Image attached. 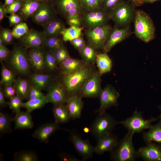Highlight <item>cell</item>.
Here are the masks:
<instances>
[{"mask_svg":"<svg viewBox=\"0 0 161 161\" xmlns=\"http://www.w3.org/2000/svg\"><path fill=\"white\" fill-rule=\"evenodd\" d=\"M92 65L86 64L75 72L63 75L62 83L68 98L79 95L85 82L95 71Z\"/></svg>","mask_w":161,"mask_h":161,"instance_id":"6da1fadb","label":"cell"},{"mask_svg":"<svg viewBox=\"0 0 161 161\" xmlns=\"http://www.w3.org/2000/svg\"><path fill=\"white\" fill-rule=\"evenodd\" d=\"M134 33L140 40L148 43L155 35V27L150 16L144 11L135 10L134 15Z\"/></svg>","mask_w":161,"mask_h":161,"instance_id":"7a4b0ae2","label":"cell"},{"mask_svg":"<svg viewBox=\"0 0 161 161\" xmlns=\"http://www.w3.org/2000/svg\"><path fill=\"white\" fill-rule=\"evenodd\" d=\"M134 133L129 131L110 151V158L114 161H134L138 155L134 147L132 138Z\"/></svg>","mask_w":161,"mask_h":161,"instance_id":"3957f363","label":"cell"},{"mask_svg":"<svg viewBox=\"0 0 161 161\" xmlns=\"http://www.w3.org/2000/svg\"><path fill=\"white\" fill-rule=\"evenodd\" d=\"M48 2L51 4L56 13L66 21L73 18L80 19L85 10L81 0H51Z\"/></svg>","mask_w":161,"mask_h":161,"instance_id":"277c9868","label":"cell"},{"mask_svg":"<svg viewBox=\"0 0 161 161\" xmlns=\"http://www.w3.org/2000/svg\"><path fill=\"white\" fill-rule=\"evenodd\" d=\"M117 124L115 119L106 112L98 114L90 126V132L97 140L112 133Z\"/></svg>","mask_w":161,"mask_h":161,"instance_id":"5b68a950","label":"cell"},{"mask_svg":"<svg viewBox=\"0 0 161 161\" xmlns=\"http://www.w3.org/2000/svg\"><path fill=\"white\" fill-rule=\"evenodd\" d=\"M110 19L109 13L102 8L91 10H85L80 17L82 26L86 29L108 24Z\"/></svg>","mask_w":161,"mask_h":161,"instance_id":"8992f818","label":"cell"},{"mask_svg":"<svg viewBox=\"0 0 161 161\" xmlns=\"http://www.w3.org/2000/svg\"><path fill=\"white\" fill-rule=\"evenodd\" d=\"M134 7L131 3L123 1L109 12L110 19L117 26H127L134 17Z\"/></svg>","mask_w":161,"mask_h":161,"instance_id":"52a82bcc","label":"cell"},{"mask_svg":"<svg viewBox=\"0 0 161 161\" xmlns=\"http://www.w3.org/2000/svg\"><path fill=\"white\" fill-rule=\"evenodd\" d=\"M108 24L91 29H86L85 34L87 44L96 50L102 49L112 29Z\"/></svg>","mask_w":161,"mask_h":161,"instance_id":"ba28073f","label":"cell"},{"mask_svg":"<svg viewBox=\"0 0 161 161\" xmlns=\"http://www.w3.org/2000/svg\"><path fill=\"white\" fill-rule=\"evenodd\" d=\"M160 115L155 118L152 117L150 119L145 120L143 117L142 113L135 110L131 117L117 123L123 125L128 131L139 133L143 130L149 129L151 123L160 118Z\"/></svg>","mask_w":161,"mask_h":161,"instance_id":"9c48e42d","label":"cell"},{"mask_svg":"<svg viewBox=\"0 0 161 161\" xmlns=\"http://www.w3.org/2000/svg\"><path fill=\"white\" fill-rule=\"evenodd\" d=\"M25 49L16 47L10 54V62L11 66L17 72L21 75L27 74L30 68L28 55Z\"/></svg>","mask_w":161,"mask_h":161,"instance_id":"30bf717a","label":"cell"},{"mask_svg":"<svg viewBox=\"0 0 161 161\" xmlns=\"http://www.w3.org/2000/svg\"><path fill=\"white\" fill-rule=\"evenodd\" d=\"M119 96V93L114 87L109 85H106L102 89L98 96L100 105L95 112L102 114L110 108L117 106Z\"/></svg>","mask_w":161,"mask_h":161,"instance_id":"8fae6325","label":"cell"},{"mask_svg":"<svg viewBox=\"0 0 161 161\" xmlns=\"http://www.w3.org/2000/svg\"><path fill=\"white\" fill-rule=\"evenodd\" d=\"M101 75L95 71L86 80L82 87L79 95L82 97H98L102 90Z\"/></svg>","mask_w":161,"mask_h":161,"instance_id":"7c38bea8","label":"cell"},{"mask_svg":"<svg viewBox=\"0 0 161 161\" xmlns=\"http://www.w3.org/2000/svg\"><path fill=\"white\" fill-rule=\"evenodd\" d=\"M130 32L128 26L120 27L116 25L112 28L104 44L102 49L103 52H109L116 45L128 37Z\"/></svg>","mask_w":161,"mask_h":161,"instance_id":"4fadbf2b","label":"cell"},{"mask_svg":"<svg viewBox=\"0 0 161 161\" xmlns=\"http://www.w3.org/2000/svg\"><path fill=\"white\" fill-rule=\"evenodd\" d=\"M70 139L77 152L83 160L92 158L94 152L93 146L88 140H84L76 132L70 131Z\"/></svg>","mask_w":161,"mask_h":161,"instance_id":"5bb4252c","label":"cell"},{"mask_svg":"<svg viewBox=\"0 0 161 161\" xmlns=\"http://www.w3.org/2000/svg\"><path fill=\"white\" fill-rule=\"evenodd\" d=\"M45 39L43 32L31 29L20 38V41L23 47L31 49L42 47L45 45Z\"/></svg>","mask_w":161,"mask_h":161,"instance_id":"9a60e30c","label":"cell"},{"mask_svg":"<svg viewBox=\"0 0 161 161\" xmlns=\"http://www.w3.org/2000/svg\"><path fill=\"white\" fill-rule=\"evenodd\" d=\"M56 13L50 3L42 1L40 7L32 17L35 23L44 26L55 17Z\"/></svg>","mask_w":161,"mask_h":161,"instance_id":"2e32d148","label":"cell"},{"mask_svg":"<svg viewBox=\"0 0 161 161\" xmlns=\"http://www.w3.org/2000/svg\"><path fill=\"white\" fill-rule=\"evenodd\" d=\"M138 157L147 161H161V144L153 142L147 143L137 151Z\"/></svg>","mask_w":161,"mask_h":161,"instance_id":"e0dca14e","label":"cell"},{"mask_svg":"<svg viewBox=\"0 0 161 161\" xmlns=\"http://www.w3.org/2000/svg\"><path fill=\"white\" fill-rule=\"evenodd\" d=\"M46 97L48 103L54 105L66 103L68 97L62 83L56 82L49 89Z\"/></svg>","mask_w":161,"mask_h":161,"instance_id":"ac0fdd59","label":"cell"},{"mask_svg":"<svg viewBox=\"0 0 161 161\" xmlns=\"http://www.w3.org/2000/svg\"><path fill=\"white\" fill-rule=\"evenodd\" d=\"M61 129L56 122L44 124L39 127L32 134V136L41 142L47 143L49 137L56 130Z\"/></svg>","mask_w":161,"mask_h":161,"instance_id":"d6986e66","label":"cell"},{"mask_svg":"<svg viewBox=\"0 0 161 161\" xmlns=\"http://www.w3.org/2000/svg\"><path fill=\"white\" fill-rule=\"evenodd\" d=\"M97 140V144L94 147V152L98 154H102L106 151H111L118 141L116 136L112 133Z\"/></svg>","mask_w":161,"mask_h":161,"instance_id":"ffe728a7","label":"cell"},{"mask_svg":"<svg viewBox=\"0 0 161 161\" xmlns=\"http://www.w3.org/2000/svg\"><path fill=\"white\" fill-rule=\"evenodd\" d=\"M82 98L79 95H76L69 97L67 99L66 105L72 119H78L81 116L83 106Z\"/></svg>","mask_w":161,"mask_h":161,"instance_id":"44dd1931","label":"cell"},{"mask_svg":"<svg viewBox=\"0 0 161 161\" xmlns=\"http://www.w3.org/2000/svg\"><path fill=\"white\" fill-rule=\"evenodd\" d=\"M42 32L45 38L60 35L65 28L64 22L55 16L44 26Z\"/></svg>","mask_w":161,"mask_h":161,"instance_id":"7402d4cb","label":"cell"},{"mask_svg":"<svg viewBox=\"0 0 161 161\" xmlns=\"http://www.w3.org/2000/svg\"><path fill=\"white\" fill-rule=\"evenodd\" d=\"M55 78L48 74L34 73L30 77L32 85L41 90L48 89L55 83Z\"/></svg>","mask_w":161,"mask_h":161,"instance_id":"603a6c76","label":"cell"},{"mask_svg":"<svg viewBox=\"0 0 161 161\" xmlns=\"http://www.w3.org/2000/svg\"><path fill=\"white\" fill-rule=\"evenodd\" d=\"M44 51L42 47L31 48L28 58L30 65L35 70L40 71L45 68Z\"/></svg>","mask_w":161,"mask_h":161,"instance_id":"cb8c5ba5","label":"cell"},{"mask_svg":"<svg viewBox=\"0 0 161 161\" xmlns=\"http://www.w3.org/2000/svg\"><path fill=\"white\" fill-rule=\"evenodd\" d=\"M41 2L40 0H23L18 12L19 15L24 20L32 17L39 8Z\"/></svg>","mask_w":161,"mask_h":161,"instance_id":"d4e9b609","label":"cell"},{"mask_svg":"<svg viewBox=\"0 0 161 161\" xmlns=\"http://www.w3.org/2000/svg\"><path fill=\"white\" fill-rule=\"evenodd\" d=\"M60 64L61 72L63 75L75 72L80 70L86 64L82 60L70 57L62 61Z\"/></svg>","mask_w":161,"mask_h":161,"instance_id":"484cf974","label":"cell"},{"mask_svg":"<svg viewBox=\"0 0 161 161\" xmlns=\"http://www.w3.org/2000/svg\"><path fill=\"white\" fill-rule=\"evenodd\" d=\"M30 113L27 111H20L14 118L15 127L18 129H27L32 128L33 121Z\"/></svg>","mask_w":161,"mask_h":161,"instance_id":"4316f807","label":"cell"},{"mask_svg":"<svg viewBox=\"0 0 161 161\" xmlns=\"http://www.w3.org/2000/svg\"><path fill=\"white\" fill-rule=\"evenodd\" d=\"M143 138L146 143L154 142L161 144V121L154 125H152L148 131L144 132Z\"/></svg>","mask_w":161,"mask_h":161,"instance_id":"83f0119b","label":"cell"},{"mask_svg":"<svg viewBox=\"0 0 161 161\" xmlns=\"http://www.w3.org/2000/svg\"><path fill=\"white\" fill-rule=\"evenodd\" d=\"M52 113L55 121L58 123H66L71 119L66 106L65 104L54 105Z\"/></svg>","mask_w":161,"mask_h":161,"instance_id":"f1b7e54d","label":"cell"},{"mask_svg":"<svg viewBox=\"0 0 161 161\" xmlns=\"http://www.w3.org/2000/svg\"><path fill=\"white\" fill-rule=\"evenodd\" d=\"M96 63L101 75L110 72L112 69V61L107 53L103 52L97 54Z\"/></svg>","mask_w":161,"mask_h":161,"instance_id":"f546056e","label":"cell"},{"mask_svg":"<svg viewBox=\"0 0 161 161\" xmlns=\"http://www.w3.org/2000/svg\"><path fill=\"white\" fill-rule=\"evenodd\" d=\"M14 83L16 95L23 99L27 98L30 88L27 81L19 78L15 80Z\"/></svg>","mask_w":161,"mask_h":161,"instance_id":"4dcf8cb0","label":"cell"},{"mask_svg":"<svg viewBox=\"0 0 161 161\" xmlns=\"http://www.w3.org/2000/svg\"><path fill=\"white\" fill-rule=\"evenodd\" d=\"M96 50L88 44H86L85 47L80 53L82 60L86 64L93 65L96 63L97 53Z\"/></svg>","mask_w":161,"mask_h":161,"instance_id":"1f68e13d","label":"cell"},{"mask_svg":"<svg viewBox=\"0 0 161 161\" xmlns=\"http://www.w3.org/2000/svg\"><path fill=\"white\" fill-rule=\"evenodd\" d=\"M84 28L83 26L75 27L70 26L65 28L61 32L62 39L64 42L70 41L73 39L82 35V31Z\"/></svg>","mask_w":161,"mask_h":161,"instance_id":"d6a6232c","label":"cell"},{"mask_svg":"<svg viewBox=\"0 0 161 161\" xmlns=\"http://www.w3.org/2000/svg\"><path fill=\"white\" fill-rule=\"evenodd\" d=\"M47 103H48L45 95L41 98L28 100L23 102L22 107L24 108L27 111L30 113L35 109L41 108Z\"/></svg>","mask_w":161,"mask_h":161,"instance_id":"836d02e7","label":"cell"},{"mask_svg":"<svg viewBox=\"0 0 161 161\" xmlns=\"http://www.w3.org/2000/svg\"><path fill=\"white\" fill-rule=\"evenodd\" d=\"M45 68L51 72L56 71L58 69V64L55 58L54 52L50 50L44 51Z\"/></svg>","mask_w":161,"mask_h":161,"instance_id":"e575fe53","label":"cell"},{"mask_svg":"<svg viewBox=\"0 0 161 161\" xmlns=\"http://www.w3.org/2000/svg\"><path fill=\"white\" fill-rule=\"evenodd\" d=\"M60 35L46 38L45 46L48 49L55 52L63 45L62 37Z\"/></svg>","mask_w":161,"mask_h":161,"instance_id":"d590c367","label":"cell"},{"mask_svg":"<svg viewBox=\"0 0 161 161\" xmlns=\"http://www.w3.org/2000/svg\"><path fill=\"white\" fill-rule=\"evenodd\" d=\"M14 160L16 161H37L38 159L37 155L32 151H22L15 153Z\"/></svg>","mask_w":161,"mask_h":161,"instance_id":"8d00e7d4","label":"cell"},{"mask_svg":"<svg viewBox=\"0 0 161 161\" xmlns=\"http://www.w3.org/2000/svg\"><path fill=\"white\" fill-rule=\"evenodd\" d=\"M13 118L10 115L4 113H0V132L4 134L8 132L11 129Z\"/></svg>","mask_w":161,"mask_h":161,"instance_id":"74e56055","label":"cell"},{"mask_svg":"<svg viewBox=\"0 0 161 161\" xmlns=\"http://www.w3.org/2000/svg\"><path fill=\"white\" fill-rule=\"evenodd\" d=\"M0 83L6 86L11 85L15 80L13 73L4 66L2 67Z\"/></svg>","mask_w":161,"mask_h":161,"instance_id":"f35d334b","label":"cell"},{"mask_svg":"<svg viewBox=\"0 0 161 161\" xmlns=\"http://www.w3.org/2000/svg\"><path fill=\"white\" fill-rule=\"evenodd\" d=\"M29 30L26 23L21 22L15 25L12 31L13 37L20 39Z\"/></svg>","mask_w":161,"mask_h":161,"instance_id":"ab89813d","label":"cell"},{"mask_svg":"<svg viewBox=\"0 0 161 161\" xmlns=\"http://www.w3.org/2000/svg\"><path fill=\"white\" fill-rule=\"evenodd\" d=\"M103 0H81L85 10H91L102 8Z\"/></svg>","mask_w":161,"mask_h":161,"instance_id":"60d3db41","label":"cell"},{"mask_svg":"<svg viewBox=\"0 0 161 161\" xmlns=\"http://www.w3.org/2000/svg\"><path fill=\"white\" fill-rule=\"evenodd\" d=\"M23 99L19 97L16 95L10 99L7 102V104L16 113H17L20 111L22 107Z\"/></svg>","mask_w":161,"mask_h":161,"instance_id":"b9f144b4","label":"cell"},{"mask_svg":"<svg viewBox=\"0 0 161 161\" xmlns=\"http://www.w3.org/2000/svg\"><path fill=\"white\" fill-rule=\"evenodd\" d=\"M13 36L12 31L8 28H2L0 32V38L2 40L4 44H11L13 40Z\"/></svg>","mask_w":161,"mask_h":161,"instance_id":"7bdbcfd3","label":"cell"},{"mask_svg":"<svg viewBox=\"0 0 161 161\" xmlns=\"http://www.w3.org/2000/svg\"><path fill=\"white\" fill-rule=\"evenodd\" d=\"M123 0H103L102 8L109 13Z\"/></svg>","mask_w":161,"mask_h":161,"instance_id":"ee69618b","label":"cell"},{"mask_svg":"<svg viewBox=\"0 0 161 161\" xmlns=\"http://www.w3.org/2000/svg\"><path fill=\"white\" fill-rule=\"evenodd\" d=\"M44 96L41 90L32 85L30 87L27 98L28 100L41 98Z\"/></svg>","mask_w":161,"mask_h":161,"instance_id":"f6af8a7d","label":"cell"},{"mask_svg":"<svg viewBox=\"0 0 161 161\" xmlns=\"http://www.w3.org/2000/svg\"><path fill=\"white\" fill-rule=\"evenodd\" d=\"M71 44L80 53L85 47L86 44L83 37L81 36L70 41Z\"/></svg>","mask_w":161,"mask_h":161,"instance_id":"bcb514c9","label":"cell"},{"mask_svg":"<svg viewBox=\"0 0 161 161\" xmlns=\"http://www.w3.org/2000/svg\"><path fill=\"white\" fill-rule=\"evenodd\" d=\"M23 0H15L10 5L6 7L7 13L10 14L16 13L20 9Z\"/></svg>","mask_w":161,"mask_h":161,"instance_id":"7dc6e473","label":"cell"},{"mask_svg":"<svg viewBox=\"0 0 161 161\" xmlns=\"http://www.w3.org/2000/svg\"><path fill=\"white\" fill-rule=\"evenodd\" d=\"M3 92L5 97L9 99L16 95L15 88L12 85L5 86Z\"/></svg>","mask_w":161,"mask_h":161,"instance_id":"c3c4849f","label":"cell"},{"mask_svg":"<svg viewBox=\"0 0 161 161\" xmlns=\"http://www.w3.org/2000/svg\"><path fill=\"white\" fill-rule=\"evenodd\" d=\"M8 18L11 26L15 25L18 24L21 22L23 19L20 16L16 13L10 14Z\"/></svg>","mask_w":161,"mask_h":161,"instance_id":"681fc988","label":"cell"},{"mask_svg":"<svg viewBox=\"0 0 161 161\" xmlns=\"http://www.w3.org/2000/svg\"><path fill=\"white\" fill-rule=\"evenodd\" d=\"M10 52L4 45L0 46V60L1 62L5 60Z\"/></svg>","mask_w":161,"mask_h":161,"instance_id":"f907efd6","label":"cell"},{"mask_svg":"<svg viewBox=\"0 0 161 161\" xmlns=\"http://www.w3.org/2000/svg\"><path fill=\"white\" fill-rule=\"evenodd\" d=\"M67 23L70 26L80 27L82 26L80 19L77 18H73L66 21Z\"/></svg>","mask_w":161,"mask_h":161,"instance_id":"816d5d0a","label":"cell"},{"mask_svg":"<svg viewBox=\"0 0 161 161\" xmlns=\"http://www.w3.org/2000/svg\"><path fill=\"white\" fill-rule=\"evenodd\" d=\"M59 156L61 160L65 161H79V159L66 153H61Z\"/></svg>","mask_w":161,"mask_h":161,"instance_id":"f5cc1de1","label":"cell"},{"mask_svg":"<svg viewBox=\"0 0 161 161\" xmlns=\"http://www.w3.org/2000/svg\"><path fill=\"white\" fill-rule=\"evenodd\" d=\"M66 50V49L63 45L57 50L54 52L55 56L58 64H60L61 57L63 54Z\"/></svg>","mask_w":161,"mask_h":161,"instance_id":"db71d44e","label":"cell"},{"mask_svg":"<svg viewBox=\"0 0 161 161\" xmlns=\"http://www.w3.org/2000/svg\"><path fill=\"white\" fill-rule=\"evenodd\" d=\"M7 13L6 7L4 4L2 2L0 4V21L1 22L3 19L6 17Z\"/></svg>","mask_w":161,"mask_h":161,"instance_id":"11a10c76","label":"cell"},{"mask_svg":"<svg viewBox=\"0 0 161 161\" xmlns=\"http://www.w3.org/2000/svg\"><path fill=\"white\" fill-rule=\"evenodd\" d=\"M5 96L2 90L0 89V106L1 107H4L8 105L7 102L5 99Z\"/></svg>","mask_w":161,"mask_h":161,"instance_id":"9f6ffc18","label":"cell"},{"mask_svg":"<svg viewBox=\"0 0 161 161\" xmlns=\"http://www.w3.org/2000/svg\"><path fill=\"white\" fill-rule=\"evenodd\" d=\"M135 7L140 6L143 4L142 0H129Z\"/></svg>","mask_w":161,"mask_h":161,"instance_id":"6f0895ef","label":"cell"},{"mask_svg":"<svg viewBox=\"0 0 161 161\" xmlns=\"http://www.w3.org/2000/svg\"><path fill=\"white\" fill-rule=\"evenodd\" d=\"M161 0H142V1L143 4L146 3L152 4L156 1Z\"/></svg>","mask_w":161,"mask_h":161,"instance_id":"680465c9","label":"cell"},{"mask_svg":"<svg viewBox=\"0 0 161 161\" xmlns=\"http://www.w3.org/2000/svg\"><path fill=\"white\" fill-rule=\"evenodd\" d=\"M15 0H5L4 5L5 7H7L13 2Z\"/></svg>","mask_w":161,"mask_h":161,"instance_id":"91938a15","label":"cell"},{"mask_svg":"<svg viewBox=\"0 0 161 161\" xmlns=\"http://www.w3.org/2000/svg\"><path fill=\"white\" fill-rule=\"evenodd\" d=\"M83 131L86 133H88L90 132V129L87 126L84 127L83 129Z\"/></svg>","mask_w":161,"mask_h":161,"instance_id":"94428289","label":"cell"},{"mask_svg":"<svg viewBox=\"0 0 161 161\" xmlns=\"http://www.w3.org/2000/svg\"><path fill=\"white\" fill-rule=\"evenodd\" d=\"M158 107L161 112V114L160 115V120L161 121V105H159L158 106Z\"/></svg>","mask_w":161,"mask_h":161,"instance_id":"6125c7cd","label":"cell"},{"mask_svg":"<svg viewBox=\"0 0 161 161\" xmlns=\"http://www.w3.org/2000/svg\"><path fill=\"white\" fill-rule=\"evenodd\" d=\"M41 1H44L46 2H49L51 0H40Z\"/></svg>","mask_w":161,"mask_h":161,"instance_id":"be15d7a7","label":"cell"},{"mask_svg":"<svg viewBox=\"0 0 161 161\" xmlns=\"http://www.w3.org/2000/svg\"></svg>","mask_w":161,"mask_h":161,"instance_id":"e7e4bbea","label":"cell"}]
</instances>
